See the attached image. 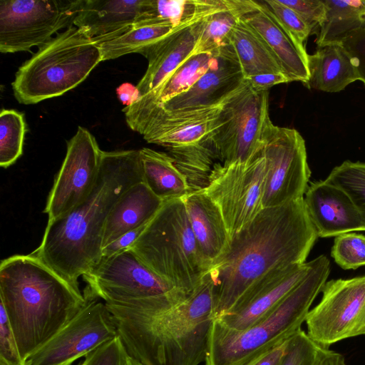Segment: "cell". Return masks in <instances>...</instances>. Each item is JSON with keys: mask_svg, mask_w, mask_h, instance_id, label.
<instances>
[{"mask_svg": "<svg viewBox=\"0 0 365 365\" xmlns=\"http://www.w3.org/2000/svg\"><path fill=\"white\" fill-rule=\"evenodd\" d=\"M193 24L176 26L168 23L141 20L96 42L100 47L103 61L133 53L143 56L175 32Z\"/></svg>", "mask_w": 365, "mask_h": 365, "instance_id": "484cf974", "label": "cell"}, {"mask_svg": "<svg viewBox=\"0 0 365 365\" xmlns=\"http://www.w3.org/2000/svg\"><path fill=\"white\" fill-rule=\"evenodd\" d=\"M279 1L296 11L310 26L313 32L325 19L327 9L324 0H279Z\"/></svg>", "mask_w": 365, "mask_h": 365, "instance_id": "f35d334b", "label": "cell"}, {"mask_svg": "<svg viewBox=\"0 0 365 365\" xmlns=\"http://www.w3.org/2000/svg\"><path fill=\"white\" fill-rule=\"evenodd\" d=\"M24 115L13 109L0 113V166L7 168L23 154L26 132Z\"/></svg>", "mask_w": 365, "mask_h": 365, "instance_id": "1f68e13d", "label": "cell"}, {"mask_svg": "<svg viewBox=\"0 0 365 365\" xmlns=\"http://www.w3.org/2000/svg\"><path fill=\"white\" fill-rule=\"evenodd\" d=\"M318 304L305 322L307 335L319 347L365 334V276L325 283Z\"/></svg>", "mask_w": 365, "mask_h": 365, "instance_id": "7c38bea8", "label": "cell"}, {"mask_svg": "<svg viewBox=\"0 0 365 365\" xmlns=\"http://www.w3.org/2000/svg\"><path fill=\"white\" fill-rule=\"evenodd\" d=\"M230 43L237 54L245 79L263 73L284 74L263 38L242 18L235 25Z\"/></svg>", "mask_w": 365, "mask_h": 365, "instance_id": "f1b7e54d", "label": "cell"}, {"mask_svg": "<svg viewBox=\"0 0 365 365\" xmlns=\"http://www.w3.org/2000/svg\"><path fill=\"white\" fill-rule=\"evenodd\" d=\"M0 299L24 361L86 304L74 287L32 252L0 264Z\"/></svg>", "mask_w": 365, "mask_h": 365, "instance_id": "277c9868", "label": "cell"}, {"mask_svg": "<svg viewBox=\"0 0 365 365\" xmlns=\"http://www.w3.org/2000/svg\"><path fill=\"white\" fill-rule=\"evenodd\" d=\"M316 365H347L341 354L329 349L320 348Z\"/></svg>", "mask_w": 365, "mask_h": 365, "instance_id": "ee69618b", "label": "cell"}, {"mask_svg": "<svg viewBox=\"0 0 365 365\" xmlns=\"http://www.w3.org/2000/svg\"><path fill=\"white\" fill-rule=\"evenodd\" d=\"M270 120L269 91H256L245 80L211 122L210 140L222 163H246L258 154Z\"/></svg>", "mask_w": 365, "mask_h": 365, "instance_id": "ba28073f", "label": "cell"}, {"mask_svg": "<svg viewBox=\"0 0 365 365\" xmlns=\"http://www.w3.org/2000/svg\"><path fill=\"white\" fill-rule=\"evenodd\" d=\"M0 365H24L2 304H0Z\"/></svg>", "mask_w": 365, "mask_h": 365, "instance_id": "74e56055", "label": "cell"}, {"mask_svg": "<svg viewBox=\"0 0 365 365\" xmlns=\"http://www.w3.org/2000/svg\"><path fill=\"white\" fill-rule=\"evenodd\" d=\"M310 262L277 269L252 287L229 312L215 319L242 331L267 315L306 276Z\"/></svg>", "mask_w": 365, "mask_h": 365, "instance_id": "ac0fdd59", "label": "cell"}, {"mask_svg": "<svg viewBox=\"0 0 365 365\" xmlns=\"http://www.w3.org/2000/svg\"><path fill=\"white\" fill-rule=\"evenodd\" d=\"M219 108L165 111L153 107L125 120L148 143L173 152L212 145L209 137L211 122Z\"/></svg>", "mask_w": 365, "mask_h": 365, "instance_id": "2e32d148", "label": "cell"}, {"mask_svg": "<svg viewBox=\"0 0 365 365\" xmlns=\"http://www.w3.org/2000/svg\"><path fill=\"white\" fill-rule=\"evenodd\" d=\"M163 203L143 181L133 185L115 203L107 218L103 247L122 235L148 224Z\"/></svg>", "mask_w": 365, "mask_h": 365, "instance_id": "cb8c5ba5", "label": "cell"}, {"mask_svg": "<svg viewBox=\"0 0 365 365\" xmlns=\"http://www.w3.org/2000/svg\"><path fill=\"white\" fill-rule=\"evenodd\" d=\"M254 4L255 1L251 0H230L226 8L205 18L192 55L212 53L230 44L235 25Z\"/></svg>", "mask_w": 365, "mask_h": 365, "instance_id": "4dcf8cb0", "label": "cell"}, {"mask_svg": "<svg viewBox=\"0 0 365 365\" xmlns=\"http://www.w3.org/2000/svg\"><path fill=\"white\" fill-rule=\"evenodd\" d=\"M210 269L190 292L175 290L130 305L105 303L128 355L143 365H199L214 317Z\"/></svg>", "mask_w": 365, "mask_h": 365, "instance_id": "6da1fadb", "label": "cell"}, {"mask_svg": "<svg viewBox=\"0 0 365 365\" xmlns=\"http://www.w3.org/2000/svg\"><path fill=\"white\" fill-rule=\"evenodd\" d=\"M150 0H81L73 26L95 41L139 21Z\"/></svg>", "mask_w": 365, "mask_h": 365, "instance_id": "7402d4cb", "label": "cell"}, {"mask_svg": "<svg viewBox=\"0 0 365 365\" xmlns=\"http://www.w3.org/2000/svg\"><path fill=\"white\" fill-rule=\"evenodd\" d=\"M320 347L303 330L289 339L281 365H316Z\"/></svg>", "mask_w": 365, "mask_h": 365, "instance_id": "e575fe53", "label": "cell"}, {"mask_svg": "<svg viewBox=\"0 0 365 365\" xmlns=\"http://www.w3.org/2000/svg\"><path fill=\"white\" fill-rule=\"evenodd\" d=\"M103 151L93 134L78 126L67 142L66 153L48 196V222L75 209L90 195L99 173Z\"/></svg>", "mask_w": 365, "mask_h": 365, "instance_id": "9a60e30c", "label": "cell"}, {"mask_svg": "<svg viewBox=\"0 0 365 365\" xmlns=\"http://www.w3.org/2000/svg\"><path fill=\"white\" fill-rule=\"evenodd\" d=\"M117 95L118 99L125 106H130L139 98L136 86L128 83H123L117 88Z\"/></svg>", "mask_w": 365, "mask_h": 365, "instance_id": "f6af8a7d", "label": "cell"}, {"mask_svg": "<svg viewBox=\"0 0 365 365\" xmlns=\"http://www.w3.org/2000/svg\"><path fill=\"white\" fill-rule=\"evenodd\" d=\"M181 199L199 249L212 269L230 247V237L222 213L202 187Z\"/></svg>", "mask_w": 365, "mask_h": 365, "instance_id": "44dd1931", "label": "cell"}, {"mask_svg": "<svg viewBox=\"0 0 365 365\" xmlns=\"http://www.w3.org/2000/svg\"><path fill=\"white\" fill-rule=\"evenodd\" d=\"M140 157L143 182L163 201L182 198L192 190L187 176L172 156L143 148Z\"/></svg>", "mask_w": 365, "mask_h": 365, "instance_id": "4316f807", "label": "cell"}, {"mask_svg": "<svg viewBox=\"0 0 365 365\" xmlns=\"http://www.w3.org/2000/svg\"><path fill=\"white\" fill-rule=\"evenodd\" d=\"M101 61L98 43L72 26L19 68L11 84L14 95L25 105L60 96L86 80Z\"/></svg>", "mask_w": 365, "mask_h": 365, "instance_id": "8992f818", "label": "cell"}, {"mask_svg": "<svg viewBox=\"0 0 365 365\" xmlns=\"http://www.w3.org/2000/svg\"><path fill=\"white\" fill-rule=\"evenodd\" d=\"M325 181L344 190L365 215V163L346 160L335 167Z\"/></svg>", "mask_w": 365, "mask_h": 365, "instance_id": "d6a6232c", "label": "cell"}, {"mask_svg": "<svg viewBox=\"0 0 365 365\" xmlns=\"http://www.w3.org/2000/svg\"><path fill=\"white\" fill-rule=\"evenodd\" d=\"M262 2L281 25L304 45V42L313 31L299 15L282 4L279 0H263Z\"/></svg>", "mask_w": 365, "mask_h": 365, "instance_id": "d590c367", "label": "cell"}, {"mask_svg": "<svg viewBox=\"0 0 365 365\" xmlns=\"http://www.w3.org/2000/svg\"><path fill=\"white\" fill-rule=\"evenodd\" d=\"M317 237L304 197L263 208L231 237L227 252L211 269L215 319L271 272L305 263Z\"/></svg>", "mask_w": 365, "mask_h": 365, "instance_id": "7a4b0ae2", "label": "cell"}, {"mask_svg": "<svg viewBox=\"0 0 365 365\" xmlns=\"http://www.w3.org/2000/svg\"><path fill=\"white\" fill-rule=\"evenodd\" d=\"M308 68L309 78L305 87L309 89L336 93L359 80L350 55L341 43L317 48L308 55Z\"/></svg>", "mask_w": 365, "mask_h": 365, "instance_id": "d4e9b609", "label": "cell"}, {"mask_svg": "<svg viewBox=\"0 0 365 365\" xmlns=\"http://www.w3.org/2000/svg\"><path fill=\"white\" fill-rule=\"evenodd\" d=\"M304 200L318 237L365 231V215L339 187L325 180L315 182L308 187Z\"/></svg>", "mask_w": 365, "mask_h": 365, "instance_id": "d6986e66", "label": "cell"}, {"mask_svg": "<svg viewBox=\"0 0 365 365\" xmlns=\"http://www.w3.org/2000/svg\"><path fill=\"white\" fill-rule=\"evenodd\" d=\"M331 255L344 269L365 266V235L349 232L335 237Z\"/></svg>", "mask_w": 365, "mask_h": 365, "instance_id": "836d02e7", "label": "cell"}, {"mask_svg": "<svg viewBox=\"0 0 365 365\" xmlns=\"http://www.w3.org/2000/svg\"><path fill=\"white\" fill-rule=\"evenodd\" d=\"M81 0H1L0 51H30L73 26Z\"/></svg>", "mask_w": 365, "mask_h": 365, "instance_id": "9c48e42d", "label": "cell"}, {"mask_svg": "<svg viewBox=\"0 0 365 365\" xmlns=\"http://www.w3.org/2000/svg\"><path fill=\"white\" fill-rule=\"evenodd\" d=\"M324 22L314 32L317 48L341 43L350 34L365 29V0H324Z\"/></svg>", "mask_w": 365, "mask_h": 365, "instance_id": "f546056e", "label": "cell"}, {"mask_svg": "<svg viewBox=\"0 0 365 365\" xmlns=\"http://www.w3.org/2000/svg\"><path fill=\"white\" fill-rule=\"evenodd\" d=\"M216 51L190 56L157 90L125 106L123 109L125 118L151 107L160 106L187 91L209 69Z\"/></svg>", "mask_w": 365, "mask_h": 365, "instance_id": "83f0119b", "label": "cell"}, {"mask_svg": "<svg viewBox=\"0 0 365 365\" xmlns=\"http://www.w3.org/2000/svg\"><path fill=\"white\" fill-rule=\"evenodd\" d=\"M264 182L262 149L246 163L214 165L202 188L219 207L230 240L263 209Z\"/></svg>", "mask_w": 365, "mask_h": 365, "instance_id": "8fae6325", "label": "cell"}, {"mask_svg": "<svg viewBox=\"0 0 365 365\" xmlns=\"http://www.w3.org/2000/svg\"><path fill=\"white\" fill-rule=\"evenodd\" d=\"M147 224L130 230L105 246L102 249V258L109 257L128 249L138 238Z\"/></svg>", "mask_w": 365, "mask_h": 365, "instance_id": "60d3db41", "label": "cell"}, {"mask_svg": "<svg viewBox=\"0 0 365 365\" xmlns=\"http://www.w3.org/2000/svg\"><path fill=\"white\" fill-rule=\"evenodd\" d=\"M85 297L87 302L78 314L29 355L24 365H71L101 344L118 336L106 304Z\"/></svg>", "mask_w": 365, "mask_h": 365, "instance_id": "5bb4252c", "label": "cell"}, {"mask_svg": "<svg viewBox=\"0 0 365 365\" xmlns=\"http://www.w3.org/2000/svg\"><path fill=\"white\" fill-rule=\"evenodd\" d=\"M289 339L263 354L249 365H281L286 354Z\"/></svg>", "mask_w": 365, "mask_h": 365, "instance_id": "7bdbcfd3", "label": "cell"}, {"mask_svg": "<svg viewBox=\"0 0 365 365\" xmlns=\"http://www.w3.org/2000/svg\"><path fill=\"white\" fill-rule=\"evenodd\" d=\"M325 255L310 261L303 279L264 318L242 331L214 319L208 339L206 365H249L301 330L310 307L330 273Z\"/></svg>", "mask_w": 365, "mask_h": 365, "instance_id": "5b68a950", "label": "cell"}, {"mask_svg": "<svg viewBox=\"0 0 365 365\" xmlns=\"http://www.w3.org/2000/svg\"><path fill=\"white\" fill-rule=\"evenodd\" d=\"M245 81L237 54L230 43L216 51L209 69L190 88L153 107H158L165 111L217 107L240 88Z\"/></svg>", "mask_w": 365, "mask_h": 365, "instance_id": "e0dca14e", "label": "cell"}, {"mask_svg": "<svg viewBox=\"0 0 365 365\" xmlns=\"http://www.w3.org/2000/svg\"><path fill=\"white\" fill-rule=\"evenodd\" d=\"M245 80L251 88L256 91H267L274 86L289 82L284 74L276 73L256 75Z\"/></svg>", "mask_w": 365, "mask_h": 365, "instance_id": "b9f144b4", "label": "cell"}, {"mask_svg": "<svg viewBox=\"0 0 365 365\" xmlns=\"http://www.w3.org/2000/svg\"><path fill=\"white\" fill-rule=\"evenodd\" d=\"M128 249L152 272L186 293L211 269L199 249L181 198L163 201Z\"/></svg>", "mask_w": 365, "mask_h": 365, "instance_id": "52a82bcc", "label": "cell"}, {"mask_svg": "<svg viewBox=\"0 0 365 365\" xmlns=\"http://www.w3.org/2000/svg\"><path fill=\"white\" fill-rule=\"evenodd\" d=\"M140 150L103 151L99 173L88 197L66 215L48 222L32 253L74 287L102 259L107 218L133 185L142 182Z\"/></svg>", "mask_w": 365, "mask_h": 365, "instance_id": "3957f363", "label": "cell"}, {"mask_svg": "<svg viewBox=\"0 0 365 365\" xmlns=\"http://www.w3.org/2000/svg\"><path fill=\"white\" fill-rule=\"evenodd\" d=\"M128 365H143V364H140V362H138V361H136L135 359L129 356L128 357Z\"/></svg>", "mask_w": 365, "mask_h": 365, "instance_id": "bcb514c9", "label": "cell"}, {"mask_svg": "<svg viewBox=\"0 0 365 365\" xmlns=\"http://www.w3.org/2000/svg\"><path fill=\"white\" fill-rule=\"evenodd\" d=\"M83 279L88 287L85 297L115 304H132L178 289L152 272L129 249L102 258Z\"/></svg>", "mask_w": 365, "mask_h": 365, "instance_id": "4fadbf2b", "label": "cell"}, {"mask_svg": "<svg viewBox=\"0 0 365 365\" xmlns=\"http://www.w3.org/2000/svg\"><path fill=\"white\" fill-rule=\"evenodd\" d=\"M341 43L349 53L359 81L365 85V29L350 34Z\"/></svg>", "mask_w": 365, "mask_h": 365, "instance_id": "ab89813d", "label": "cell"}, {"mask_svg": "<svg viewBox=\"0 0 365 365\" xmlns=\"http://www.w3.org/2000/svg\"><path fill=\"white\" fill-rule=\"evenodd\" d=\"M242 18L263 38L289 81H299L305 86L309 78L305 46L281 25L262 1H255Z\"/></svg>", "mask_w": 365, "mask_h": 365, "instance_id": "ffe728a7", "label": "cell"}, {"mask_svg": "<svg viewBox=\"0 0 365 365\" xmlns=\"http://www.w3.org/2000/svg\"><path fill=\"white\" fill-rule=\"evenodd\" d=\"M262 153L265 160L263 208L304 197L311 170L301 134L294 128L275 125L270 120L263 135Z\"/></svg>", "mask_w": 365, "mask_h": 365, "instance_id": "30bf717a", "label": "cell"}, {"mask_svg": "<svg viewBox=\"0 0 365 365\" xmlns=\"http://www.w3.org/2000/svg\"><path fill=\"white\" fill-rule=\"evenodd\" d=\"M202 20L175 32L143 55L148 59V66L144 76L136 85L139 98L157 90L192 56Z\"/></svg>", "mask_w": 365, "mask_h": 365, "instance_id": "603a6c76", "label": "cell"}, {"mask_svg": "<svg viewBox=\"0 0 365 365\" xmlns=\"http://www.w3.org/2000/svg\"><path fill=\"white\" fill-rule=\"evenodd\" d=\"M128 357L118 336L90 351L78 365H128Z\"/></svg>", "mask_w": 365, "mask_h": 365, "instance_id": "8d00e7d4", "label": "cell"}]
</instances>
